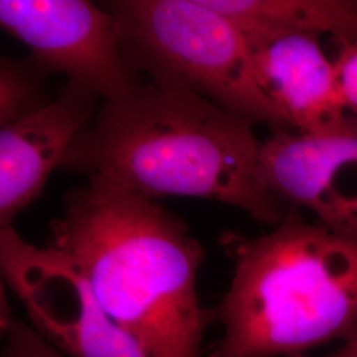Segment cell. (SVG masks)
<instances>
[{
    "mask_svg": "<svg viewBox=\"0 0 357 357\" xmlns=\"http://www.w3.org/2000/svg\"><path fill=\"white\" fill-rule=\"evenodd\" d=\"M255 123L187 90L144 81L102 102L59 168L146 199L212 200L281 225L298 212L268 190Z\"/></svg>",
    "mask_w": 357,
    "mask_h": 357,
    "instance_id": "obj_1",
    "label": "cell"
},
{
    "mask_svg": "<svg viewBox=\"0 0 357 357\" xmlns=\"http://www.w3.org/2000/svg\"><path fill=\"white\" fill-rule=\"evenodd\" d=\"M64 203L51 246L75 264L105 312L149 357H204L213 324L197 293L205 252L187 224L150 199L93 180Z\"/></svg>",
    "mask_w": 357,
    "mask_h": 357,
    "instance_id": "obj_2",
    "label": "cell"
},
{
    "mask_svg": "<svg viewBox=\"0 0 357 357\" xmlns=\"http://www.w3.org/2000/svg\"><path fill=\"white\" fill-rule=\"evenodd\" d=\"M229 289L211 308L222 336L205 357H287L357 337V240L299 212L259 237L224 233Z\"/></svg>",
    "mask_w": 357,
    "mask_h": 357,
    "instance_id": "obj_3",
    "label": "cell"
},
{
    "mask_svg": "<svg viewBox=\"0 0 357 357\" xmlns=\"http://www.w3.org/2000/svg\"><path fill=\"white\" fill-rule=\"evenodd\" d=\"M121 50L159 85L187 90L271 131H295L255 79L248 40L205 0H114Z\"/></svg>",
    "mask_w": 357,
    "mask_h": 357,
    "instance_id": "obj_4",
    "label": "cell"
},
{
    "mask_svg": "<svg viewBox=\"0 0 357 357\" xmlns=\"http://www.w3.org/2000/svg\"><path fill=\"white\" fill-rule=\"evenodd\" d=\"M0 265L33 330L69 357H149L100 306L75 264L54 248L0 229Z\"/></svg>",
    "mask_w": 357,
    "mask_h": 357,
    "instance_id": "obj_5",
    "label": "cell"
},
{
    "mask_svg": "<svg viewBox=\"0 0 357 357\" xmlns=\"http://www.w3.org/2000/svg\"><path fill=\"white\" fill-rule=\"evenodd\" d=\"M0 26L29 48L50 76L88 90L102 102L132 93L146 81L121 50L114 16L85 0H1Z\"/></svg>",
    "mask_w": 357,
    "mask_h": 357,
    "instance_id": "obj_6",
    "label": "cell"
},
{
    "mask_svg": "<svg viewBox=\"0 0 357 357\" xmlns=\"http://www.w3.org/2000/svg\"><path fill=\"white\" fill-rule=\"evenodd\" d=\"M259 172L268 190L321 225L357 240V118L319 132L271 131Z\"/></svg>",
    "mask_w": 357,
    "mask_h": 357,
    "instance_id": "obj_7",
    "label": "cell"
},
{
    "mask_svg": "<svg viewBox=\"0 0 357 357\" xmlns=\"http://www.w3.org/2000/svg\"><path fill=\"white\" fill-rule=\"evenodd\" d=\"M100 100L68 82L57 98L0 130V229L32 204L77 135L97 114Z\"/></svg>",
    "mask_w": 357,
    "mask_h": 357,
    "instance_id": "obj_8",
    "label": "cell"
},
{
    "mask_svg": "<svg viewBox=\"0 0 357 357\" xmlns=\"http://www.w3.org/2000/svg\"><path fill=\"white\" fill-rule=\"evenodd\" d=\"M320 38L287 32L246 38L258 86L299 132L330 130L349 115Z\"/></svg>",
    "mask_w": 357,
    "mask_h": 357,
    "instance_id": "obj_9",
    "label": "cell"
},
{
    "mask_svg": "<svg viewBox=\"0 0 357 357\" xmlns=\"http://www.w3.org/2000/svg\"><path fill=\"white\" fill-rule=\"evenodd\" d=\"M228 16L246 38L308 32L357 41L355 0H205Z\"/></svg>",
    "mask_w": 357,
    "mask_h": 357,
    "instance_id": "obj_10",
    "label": "cell"
},
{
    "mask_svg": "<svg viewBox=\"0 0 357 357\" xmlns=\"http://www.w3.org/2000/svg\"><path fill=\"white\" fill-rule=\"evenodd\" d=\"M50 75L29 56L1 57L0 61V126H8L35 114L53 101Z\"/></svg>",
    "mask_w": 357,
    "mask_h": 357,
    "instance_id": "obj_11",
    "label": "cell"
},
{
    "mask_svg": "<svg viewBox=\"0 0 357 357\" xmlns=\"http://www.w3.org/2000/svg\"><path fill=\"white\" fill-rule=\"evenodd\" d=\"M1 335L6 337L1 357H69L17 318L11 320Z\"/></svg>",
    "mask_w": 357,
    "mask_h": 357,
    "instance_id": "obj_12",
    "label": "cell"
},
{
    "mask_svg": "<svg viewBox=\"0 0 357 357\" xmlns=\"http://www.w3.org/2000/svg\"><path fill=\"white\" fill-rule=\"evenodd\" d=\"M332 59L348 114L357 118V41H336Z\"/></svg>",
    "mask_w": 357,
    "mask_h": 357,
    "instance_id": "obj_13",
    "label": "cell"
},
{
    "mask_svg": "<svg viewBox=\"0 0 357 357\" xmlns=\"http://www.w3.org/2000/svg\"><path fill=\"white\" fill-rule=\"evenodd\" d=\"M287 357H307L306 354H298ZM326 357H357V337L352 339L351 342L344 343L336 352H333L330 356Z\"/></svg>",
    "mask_w": 357,
    "mask_h": 357,
    "instance_id": "obj_14",
    "label": "cell"
}]
</instances>
